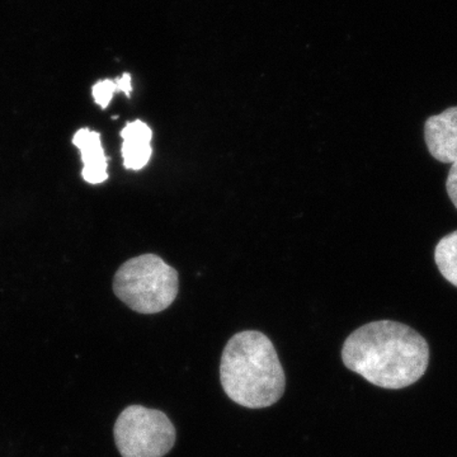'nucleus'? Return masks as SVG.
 <instances>
[{"mask_svg": "<svg viewBox=\"0 0 457 457\" xmlns=\"http://www.w3.org/2000/svg\"><path fill=\"white\" fill-rule=\"evenodd\" d=\"M114 442L122 457H163L176 444V428L158 409L130 405L114 423Z\"/></svg>", "mask_w": 457, "mask_h": 457, "instance_id": "obj_4", "label": "nucleus"}, {"mask_svg": "<svg viewBox=\"0 0 457 457\" xmlns=\"http://www.w3.org/2000/svg\"><path fill=\"white\" fill-rule=\"evenodd\" d=\"M220 380L228 398L245 408L270 407L285 393V371L275 345L257 330L231 337L222 352Z\"/></svg>", "mask_w": 457, "mask_h": 457, "instance_id": "obj_2", "label": "nucleus"}, {"mask_svg": "<svg viewBox=\"0 0 457 457\" xmlns=\"http://www.w3.org/2000/svg\"><path fill=\"white\" fill-rule=\"evenodd\" d=\"M435 261L441 275L457 287V230L442 237L436 245Z\"/></svg>", "mask_w": 457, "mask_h": 457, "instance_id": "obj_8", "label": "nucleus"}, {"mask_svg": "<svg viewBox=\"0 0 457 457\" xmlns=\"http://www.w3.org/2000/svg\"><path fill=\"white\" fill-rule=\"evenodd\" d=\"M119 92L114 80H99L92 88V96L96 104L101 108H107L112 101L114 93Z\"/></svg>", "mask_w": 457, "mask_h": 457, "instance_id": "obj_9", "label": "nucleus"}, {"mask_svg": "<svg viewBox=\"0 0 457 457\" xmlns=\"http://www.w3.org/2000/svg\"><path fill=\"white\" fill-rule=\"evenodd\" d=\"M116 296L140 314L170 308L179 290V272L156 254H141L120 267L113 279Z\"/></svg>", "mask_w": 457, "mask_h": 457, "instance_id": "obj_3", "label": "nucleus"}, {"mask_svg": "<svg viewBox=\"0 0 457 457\" xmlns=\"http://www.w3.org/2000/svg\"><path fill=\"white\" fill-rule=\"evenodd\" d=\"M121 153L126 170H140L152 158L153 131L145 122H129L121 131Z\"/></svg>", "mask_w": 457, "mask_h": 457, "instance_id": "obj_7", "label": "nucleus"}, {"mask_svg": "<svg viewBox=\"0 0 457 457\" xmlns=\"http://www.w3.org/2000/svg\"><path fill=\"white\" fill-rule=\"evenodd\" d=\"M345 368L383 389L417 383L429 361L426 339L398 321H372L354 330L342 348Z\"/></svg>", "mask_w": 457, "mask_h": 457, "instance_id": "obj_1", "label": "nucleus"}, {"mask_svg": "<svg viewBox=\"0 0 457 457\" xmlns=\"http://www.w3.org/2000/svg\"><path fill=\"white\" fill-rule=\"evenodd\" d=\"M73 144L79 149L84 164L82 176L90 185H99L108 179V159L102 146L99 132L80 129L75 132Z\"/></svg>", "mask_w": 457, "mask_h": 457, "instance_id": "obj_6", "label": "nucleus"}, {"mask_svg": "<svg viewBox=\"0 0 457 457\" xmlns=\"http://www.w3.org/2000/svg\"><path fill=\"white\" fill-rule=\"evenodd\" d=\"M446 189L450 200L453 201V206L457 209V161L451 165L446 180Z\"/></svg>", "mask_w": 457, "mask_h": 457, "instance_id": "obj_10", "label": "nucleus"}, {"mask_svg": "<svg viewBox=\"0 0 457 457\" xmlns=\"http://www.w3.org/2000/svg\"><path fill=\"white\" fill-rule=\"evenodd\" d=\"M425 140L436 161L451 164L457 161V107L447 108L427 120Z\"/></svg>", "mask_w": 457, "mask_h": 457, "instance_id": "obj_5", "label": "nucleus"}, {"mask_svg": "<svg viewBox=\"0 0 457 457\" xmlns=\"http://www.w3.org/2000/svg\"><path fill=\"white\" fill-rule=\"evenodd\" d=\"M114 82L117 84L119 92L125 93L128 97H130L132 92V78L130 74L125 73L122 77L117 78Z\"/></svg>", "mask_w": 457, "mask_h": 457, "instance_id": "obj_11", "label": "nucleus"}]
</instances>
